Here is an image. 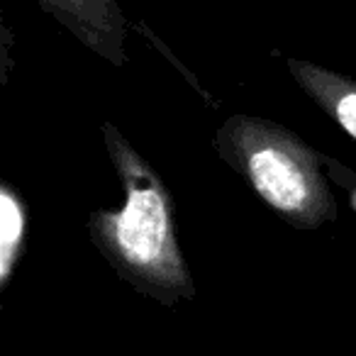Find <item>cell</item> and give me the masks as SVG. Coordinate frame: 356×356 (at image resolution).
<instances>
[{
  "label": "cell",
  "mask_w": 356,
  "mask_h": 356,
  "mask_svg": "<svg viewBox=\"0 0 356 356\" xmlns=\"http://www.w3.org/2000/svg\"><path fill=\"white\" fill-rule=\"evenodd\" d=\"M61 27L71 32L86 49L98 54L113 66L127 61V30L118 0H35Z\"/></svg>",
  "instance_id": "3"
},
{
  "label": "cell",
  "mask_w": 356,
  "mask_h": 356,
  "mask_svg": "<svg viewBox=\"0 0 356 356\" xmlns=\"http://www.w3.org/2000/svg\"><path fill=\"white\" fill-rule=\"evenodd\" d=\"M27 205L13 184H0V293L10 286L15 268L25 254Z\"/></svg>",
  "instance_id": "5"
},
{
  "label": "cell",
  "mask_w": 356,
  "mask_h": 356,
  "mask_svg": "<svg viewBox=\"0 0 356 356\" xmlns=\"http://www.w3.org/2000/svg\"><path fill=\"white\" fill-rule=\"evenodd\" d=\"M213 147L259 200L291 227L317 229L339 215L325 173V168H334V161L293 129L239 113L220 124Z\"/></svg>",
  "instance_id": "2"
},
{
  "label": "cell",
  "mask_w": 356,
  "mask_h": 356,
  "mask_svg": "<svg viewBox=\"0 0 356 356\" xmlns=\"http://www.w3.org/2000/svg\"><path fill=\"white\" fill-rule=\"evenodd\" d=\"M100 132L124 200L120 208L88 215L90 242L142 296L166 307L195 300V281L178 244L176 208L163 178L113 122L100 124Z\"/></svg>",
  "instance_id": "1"
},
{
  "label": "cell",
  "mask_w": 356,
  "mask_h": 356,
  "mask_svg": "<svg viewBox=\"0 0 356 356\" xmlns=\"http://www.w3.org/2000/svg\"><path fill=\"white\" fill-rule=\"evenodd\" d=\"M286 66L302 93L356 142V79L305 59H286Z\"/></svg>",
  "instance_id": "4"
}]
</instances>
